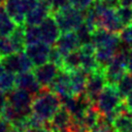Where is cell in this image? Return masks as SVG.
Listing matches in <instances>:
<instances>
[{"instance_id":"60d3db41","label":"cell","mask_w":132,"mask_h":132,"mask_svg":"<svg viewBox=\"0 0 132 132\" xmlns=\"http://www.w3.org/2000/svg\"><path fill=\"white\" fill-rule=\"evenodd\" d=\"M4 72H5V69L3 68V66H2V64H1V62H0V79H1L2 75L4 74Z\"/></svg>"},{"instance_id":"2e32d148","label":"cell","mask_w":132,"mask_h":132,"mask_svg":"<svg viewBox=\"0 0 132 132\" xmlns=\"http://www.w3.org/2000/svg\"><path fill=\"white\" fill-rule=\"evenodd\" d=\"M70 123H71V116L69 111L61 104V106L53 114L52 119L46 123V127L52 129L53 131H57L64 128H68L70 126Z\"/></svg>"},{"instance_id":"4316f807","label":"cell","mask_w":132,"mask_h":132,"mask_svg":"<svg viewBox=\"0 0 132 132\" xmlns=\"http://www.w3.org/2000/svg\"><path fill=\"white\" fill-rule=\"evenodd\" d=\"M75 34L77 36L78 42L80 45L86 44V43H91V38H92V32L88 29V27L82 23L75 31Z\"/></svg>"},{"instance_id":"74e56055","label":"cell","mask_w":132,"mask_h":132,"mask_svg":"<svg viewBox=\"0 0 132 132\" xmlns=\"http://www.w3.org/2000/svg\"><path fill=\"white\" fill-rule=\"evenodd\" d=\"M25 132H54V131L47 127H41V128H36V129H29Z\"/></svg>"},{"instance_id":"e0dca14e","label":"cell","mask_w":132,"mask_h":132,"mask_svg":"<svg viewBox=\"0 0 132 132\" xmlns=\"http://www.w3.org/2000/svg\"><path fill=\"white\" fill-rule=\"evenodd\" d=\"M3 7L10 19L16 24H25V15L26 11L23 7L21 0H5L3 3Z\"/></svg>"},{"instance_id":"d590c367","label":"cell","mask_w":132,"mask_h":132,"mask_svg":"<svg viewBox=\"0 0 132 132\" xmlns=\"http://www.w3.org/2000/svg\"><path fill=\"white\" fill-rule=\"evenodd\" d=\"M6 103V93L0 91V114L2 112V109Z\"/></svg>"},{"instance_id":"d6a6232c","label":"cell","mask_w":132,"mask_h":132,"mask_svg":"<svg viewBox=\"0 0 132 132\" xmlns=\"http://www.w3.org/2000/svg\"><path fill=\"white\" fill-rule=\"evenodd\" d=\"M100 3L105 7V8H112L116 9L120 6L119 0H99Z\"/></svg>"},{"instance_id":"277c9868","label":"cell","mask_w":132,"mask_h":132,"mask_svg":"<svg viewBox=\"0 0 132 132\" xmlns=\"http://www.w3.org/2000/svg\"><path fill=\"white\" fill-rule=\"evenodd\" d=\"M3 68L6 71H9L13 74H18L20 72L30 71L34 67L28 56L25 54L24 51L12 53L8 56L2 57L0 60Z\"/></svg>"},{"instance_id":"f546056e","label":"cell","mask_w":132,"mask_h":132,"mask_svg":"<svg viewBox=\"0 0 132 132\" xmlns=\"http://www.w3.org/2000/svg\"><path fill=\"white\" fill-rule=\"evenodd\" d=\"M120 37L124 43L129 45V47L132 46V22L122 29L120 32Z\"/></svg>"},{"instance_id":"4dcf8cb0","label":"cell","mask_w":132,"mask_h":132,"mask_svg":"<svg viewBox=\"0 0 132 132\" xmlns=\"http://www.w3.org/2000/svg\"><path fill=\"white\" fill-rule=\"evenodd\" d=\"M68 1L72 7L76 8L80 11L87 10L94 2V0H68Z\"/></svg>"},{"instance_id":"cb8c5ba5","label":"cell","mask_w":132,"mask_h":132,"mask_svg":"<svg viewBox=\"0 0 132 132\" xmlns=\"http://www.w3.org/2000/svg\"><path fill=\"white\" fill-rule=\"evenodd\" d=\"M118 93L120 96L124 99L131 91H132V72L131 71H126L122 77L118 80V82L114 85Z\"/></svg>"},{"instance_id":"ab89813d","label":"cell","mask_w":132,"mask_h":132,"mask_svg":"<svg viewBox=\"0 0 132 132\" xmlns=\"http://www.w3.org/2000/svg\"><path fill=\"white\" fill-rule=\"evenodd\" d=\"M54 132H73L69 127L68 128H64V129H61V130H57V131H54Z\"/></svg>"},{"instance_id":"8992f818","label":"cell","mask_w":132,"mask_h":132,"mask_svg":"<svg viewBox=\"0 0 132 132\" xmlns=\"http://www.w3.org/2000/svg\"><path fill=\"white\" fill-rule=\"evenodd\" d=\"M32 98V94L20 88H13L11 91L6 93V102L25 116H28L31 112L30 106Z\"/></svg>"},{"instance_id":"d4e9b609","label":"cell","mask_w":132,"mask_h":132,"mask_svg":"<svg viewBox=\"0 0 132 132\" xmlns=\"http://www.w3.org/2000/svg\"><path fill=\"white\" fill-rule=\"evenodd\" d=\"M24 35H25V43H26V45L41 41L40 40V33H39L38 26L25 25Z\"/></svg>"},{"instance_id":"9a60e30c","label":"cell","mask_w":132,"mask_h":132,"mask_svg":"<svg viewBox=\"0 0 132 132\" xmlns=\"http://www.w3.org/2000/svg\"><path fill=\"white\" fill-rule=\"evenodd\" d=\"M15 88L24 89L30 94L35 95L41 89V86L38 84L33 72L30 70L15 74Z\"/></svg>"},{"instance_id":"d6986e66","label":"cell","mask_w":132,"mask_h":132,"mask_svg":"<svg viewBox=\"0 0 132 132\" xmlns=\"http://www.w3.org/2000/svg\"><path fill=\"white\" fill-rule=\"evenodd\" d=\"M117 51L118 48H111V47H95L94 56L98 66L104 69L112 61Z\"/></svg>"},{"instance_id":"44dd1931","label":"cell","mask_w":132,"mask_h":132,"mask_svg":"<svg viewBox=\"0 0 132 132\" xmlns=\"http://www.w3.org/2000/svg\"><path fill=\"white\" fill-rule=\"evenodd\" d=\"M100 117H101V113L98 111L96 106L94 104H91L85 110L80 121H81V124L90 131L94 126H96V124L98 123Z\"/></svg>"},{"instance_id":"b9f144b4","label":"cell","mask_w":132,"mask_h":132,"mask_svg":"<svg viewBox=\"0 0 132 132\" xmlns=\"http://www.w3.org/2000/svg\"><path fill=\"white\" fill-rule=\"evenodd\" d=\"M8 132H23V131H21V130H19V129H16V128H14V127L11 126V128L9 129Z\"/></svg>"},{"instance_id":"7402d4cb","label":"cell","mask_w":132,"mask_h":132,"mask_svg":"<svg viewBox=\"0 0 132 132\" xmlns=\"http://www.w3.org/2000/svg\"><path fill=\"white\" fill-rule=\"evenodd\" d=\"M77 68H80V53L78 48L64 55L61 66V69L66 71H72Z\"/></svg>"},{"instance_id":"836d02e7","label":"cell","mask_w":132,"mask_h":132,"mask_svg":"<svg viewBox=\"0 0 132 132\" xmlns=\"http://www.w3.org/2000/svg\"><path fill=\"white\" fill-rule=\"evenodd\" d=\"M10 128H11L10 122H8L7 120H5L0 116V132H8Z\"/></svg>"},{"instance_id":"83f0119b","label":"cell","mask_w":132,"mask_h":132,"mask_svg":"<svg viewBox=\"0 0 132 132\" xmlns=\"http://www.w3.org/2000/svg\"><path fill=\"white\" fill-rule=\"evenodd\" d=\"M14 53L12 44L7 36H0V58Z\"/></svg>"},{"instance_id":"7a4b0ae2","label":"cell","mask_w":132,"mask_h":132,"mask_svg":"<svg viewBox=\"0 0 132 132\" xmlns=\"http://www.w3.org/2000/svg\"><path fill=\"white\" fill-rule=\"evenodd\" d=\"M101 116L111 124L113 118L126 108L123 98L112 85H105L94 104Z\"/></svg>"},{"instance_id":"52a82bcc","label":"cell","mask_w":132,"mask_h":132,"mask_svg":"<svg viewBox=\"0 0 132 132\" xmlns=\"http://www.w3.org/2000/svg\"><path fill=\"white\" fill-rule=\"evenodd\" d=\"M91 42L95 47L118 48L121 43L120 33H113L103 28H97L92 32Z\"/></svg>"},{"instance_id":"f1b7e54d","label":"cell","mask_w":132,"mask_h":132,"mask_svg":"<svg viewBox=\"0 0 132 132\" xmlns=\"http://www.w3.org/2000/svg\"><path fill=\"white\" fill-rule=\"evenodd\" d=\"M63 55L61 54V52L56 47L54 46L53 48H51L50 51V54H48V62L55 64L56 66H58L59 68H61L62 66V61H63Z\"/></svg>"},{"instance_id":"8fae6325","label":"cell","mask_w":132,"mask_h":132,"mask_svg":"<svg viewBox=\"0 0 132 132\" xmlns=\"http://www.w3.org/2000/svg\"><path fill=\"white\" fill-rule=\"evenodd\" d=\"M99 28L113 33H120L124 26L120 22L114 9L103 7L99 12Z\"/></svg>"},{"instance_id":"8d00e7d4","label":"cell","mask_w":132,"mask_h":132,"mask_svg":"<svg viewBox=\"0 0 132 132\" xmlns=\"http://www.w3.org/2000/svg\"><path fill=\"white\" fill-rule=\"evenodd\" d=\"M127 70L132 72V46L128 53V60H127Z\"/></svg>"},{"instance_id":"ba28073f","label":"cell","mask_w":132,"mask_h":132,"mask_svg":"<svg viewBox=\"0 0 132 132\" xmlns=\"http://www.w3.org/2000/svg\"><path fill=\"white\" fill-rule=\"evenodd\" d=\"M38 29L40 33V40L48 45H54L60 36V29L51 13L38 25Z\"/></svg>"},{"instance_id":"ac0fdd59","label":"cell","mask_w":132,"mask_h":132,"mask_svg":"<svg viewBox=\"0 0 132 132\" xmlns=\"http://www.w3.org/2000/svg\"><path fill=\"white\" fill-rule=\"evenodd\" d=\"M87 76H88V73L81 68H77L72 71H69L70 87H71L73 96L80 95L85 92Z\"/></svg>"},{"instance_id":"30bf717a","label":"cell","mask_w":132,"mask_h":132,"mask_svg":"<svg viewBox=\"0 0 132 132\" xmlns=\"http://www.w3.org/2000/svg\"><path fill=\"white\" fill-rule=\"evenodd\" d=\"M48 88L55 92L60 98L73 96L71 87H70V78H69V71L64 69H59L57 75L48 86Z\"/></svg>"},{"instance_id":"7c38bea8","label":"cell","mask_w":132,"mask_h":132,"mask_svg":"<svg viewBox=\"0 0 132 132\" xmlns=\"http://www.w3.org/2000/svg\"><path fill=\"white\" fill-rule=\"evenodd\" d=\"M59 69L60 68L58 66L47 61L41 65L35 66L32 72L41 87H48L57 75Z\"/></svg>"},{"instance_id":"1f68e13d","label":"cell","mask_w":132,"mask_h":132,"mask_svg":"<svg viewBox=\"0 0 132 132\" xmlns=\"http://www.w3.org/2000/svg\"><path fill=\"white\" fill-rule=\"evenodd\" d=\"M48 5H50V9H51V13L56 12L62 8H65L66 6L70 5L68 0H47Z\"/></svg>"},{"instance_id":"484cf974","label":"cell","mask_w":132,"mask_h":132,"mask_svg":"<svg viewBox=\"0 0 132 132\" xmlns=\"http://www.w3.org/2000/svg\"><path fill=\"white\" fill-rule=\"evenodd\" d=\"M116 13L122 23V25L125 27L128 24L132 22V7H127V6H119L116 8Z\"/></svg>"},{"instance_id":"9c48e42d","label":"cell","mask_w":132,"mask_h":132,"mask_svg":"<svg viewBox=\"0 0 132 132\" xmlns=\"http://www.w3.org/2000/svg\"><path fill=\"white\" fill-rule=\"evenodd\" d=\"M50 51H51L50 45L42 41L32 44H27L24 48L25 54L28 56L33 66H38L47 62Z\"/></svg>"},{"instance_id":"5b68a950","label":"cell","mask_w":132,"mask_h":132,"mask_svg":"<svg viewBox=\"0 0 132 132\" xmlns=\"http://www.w3.org/2000/svg\"><path fill=\"white\" fill-rule=\"evenodd\" d=\"M105 85H106V79L104 76V69L98 68L88 73L84 93L92 104H95L99 93L102 91Z\"/></svg>"},{"instance_id":"6da1fadb","label":"cell","mask_w":132,"mask_h":132,"mask_svg":"<svg viewBox=\"0 0 132 132\" xmlns=\"http://www.w3.org/2000/svg\"><path fill=\"white\" fill-rule=\"evenodd\" d=\"M60 106V97L48 87H41V89L33 95L30 109L31 113L47 123Z\"/></svg>"},{"instance_id":"ffe728a7","label":"cell","mask_w":132,"mask_h":132,"mask_svg":"<svg viewBox=\"0 0 132 132\" xmlns=\"http://www.w3.org/2000/svg\"><path fill=\"white\" fill-rule=\"evenodd\" d=\"M24 31H25V24H21V25H16L13 31L9 34V40L12 44L14 53L22 52L25 48L26 43H25Z\"/></svg>"},{"instance_id":"3957f363","label":"cell","mask_w":132,"mask_h":132,"mask_svg":"<svg viewBox=\"0 0 132 132\" xmlns=\"http://www.w3.org/2000/svg\"><path fill=\"white\" fill-rule=\"evenodd\" d=\"M59 29L60 32H69V31H75L82 23H84V11H80L71 5L66 6L65 8H62L56 12L51 13Z\"/></svg>"},{"instance_id":"e575fe53","label":"cell","mask_w":132,"mask_h":132,"mask_svg":"<svg viewBox=\"0 0 132 132\" xmlns=\"http://www.w3.org/2000/svg\"><path fill=\"white\" fill-rule=\"evenodd\" d=\"M123 100H124V103H125V106H126L127 110L132 113V91Z\"/></svg>"},{"instance_id":"4fadbf2b","label":"cell","mask_w":132,"mask_h":132,"mask_svg":"<svg viewBox=\"0 0 132 132\" xmlns=\"http://www.w3.org/2000/svg\"><path fill=\"white\" fill-rule=\"evenodd\" d=\"M51 13L47 0H38L37 4L25 15V25L38 26Z\"/></svg>"},{"instance_id":"5bb4252c","label":"cell","mask_w":132,"mask_h":132,"mask_svg":"<svg viewBox=\"0 0 132 132\" xmlns=\"http://www.w3.org/2000/svg\"><path fill=\"white\" fill-rule=\"evenodd\" d=\"M54 45L61 52V54L63 56L72 52V51L77 50L80 46L78 39H77V36H76L74 31L62 33V35H60L58 37V39L56 40Z\"/></svg>"},{"instance_id":"603a6c76","label":"cell","mask_w":132,"mask_h":132,"mask_svg":"<svg viewBox=\"0 0 132 132\" xmlns=\"http://www.w3.org/2000/svg\"><path fill=\"white\" fill-rule=\"evenodd\" d=\"M16 24L5 11L3 4H0V36H9Z\"/></svg>"},{"instance_id":"7bdbcfd3","label":"cell","mask_w":132,"mask_h":132,"mask_svg":"<svg viewBox=\"0 0 132 132\" xmlns=\"http://www.w3.org/2000/svg\"><path fill=\"white\" fill-rule=\"evenodd\" d=\"M4 1H5V0H0V4H3V3H4Z\"/></svg>"},{"instance_id":"f35d334b","label":"cell","mask_w":132,"mask_h":132,"mask_svg":"<svg viewBox=\"0 0 132 132\" xmlns=\"http://www.w3.org/2000/svg\"><path fill=\"white\" fill-rule=\"evenodd\" d=\"M120 6H127L132 7V0H119Z\"/></svg>"}]
</instances>
